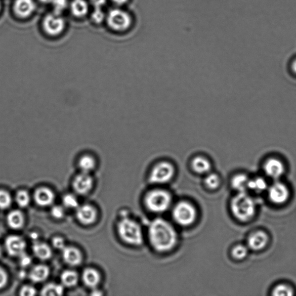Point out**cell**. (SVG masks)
Returning <instances> with one entry per match:
<instances>
[{"label":"cell","mask_w":296,"mask_h":296,"mask_svg":"<svg viewBox=\"0 0 296 296\" xmlns=\"http://www.w3.org/2000/svg\"><path fill=\"white\" fill-rule=\"evenodd\" d=\"M150 244L157 252H166L173 249L178 241V234L174 226L163 218L153 220L148 228Z\"/></svg>","instance_id":"cell-1"},{"label":"cell","mask_w":296,"mask_h":296,"mask_svg":"<svg viewBox=\"0 0 296 296\" xmlns=\"http://www.w3.org/2000/svg\"><path fill=\"white\" fill-rule=\"evenodd\" d=\"M230 209L235 218L241 222L253 219L257 212L256 202L246 192L237 193L231 200Z\"/></svg>","instance_id":"cell-2"},{"label":"cell","mask_w":296,"mask_h":296,"mask_svg":"<svg viewBox=\"0 0 296 296\" xmlns=\"http://www.w3.org/2000/svg\"><path fill=\"white\" fill-rule=\"evenodd\" d=\"M117 233L126 244L133 246H140L143 244V229L139 222L129 217H123L117 224Z\"/></svg>","instance_id":"cell-3"},{"label":"cell","mask_w":296,"mask_h":296,"mask_svg":"<svg viewBox=\"0 0 296 296\" xmlns=\"http://www.w3.org/2000/svg\"><path fill=\"white\" fill-rule=\"evenodd\" d=\"M172 196L167 190L156 189L148 192L145 197L146 207L152 213L162 214L167 212L172 204Z\"/></svg>","instance_id":"cell-4"},{"label":"cell","mask_w":296,"mask_h":296,"mask_svg":"<svg viewBox=\"0 0 296 296\" xmlns=\"http://www.w3.org/2000/svg\"><path fill=\"white\" fill-rule=\"evenodd\" d=\"M172 216L178 225L188 227L196 221L197 213L195 206L190 202L181 201L174 206Z\"/></svg>","instance_id":"cell-5"},{"label":"cell","mask_w":296,"mask_h":296,"mask_svg":"<svg viewBox=\"0 0 296 296\" xmlns=\"http://www.w3.org/2000/svg\"><path fill=\"white\" fill-rule=\"evenodd\" d=\"M175 174V167L171 162L160 161L153 166L149 180L153 184H165L173 180Z\"/></svg>","instance_id":"cell-6"},{"label":"cell","mask_w":296,"mask_h":296,"mask_svg":"<svg viewBox=\"0 0 296 296\" xmlns=\"http://www.w3.org/2000/svg\"><path fill=\"white\" fill-rule=\"evenodd\" d=\"M108 25L113 31L124 32L131 27L133 19L128 12L115 8L109 11L107 16Z\"/></svg>","instance_id":"cell-7"},{"label":"cell","mask_w":296,"mask_h":296,"mask_svg":"<svg viewBox=\"0 0 296 296\" xmlns=\"http://www.w3.org/2000/svg\"><path fill=\"white\" fill-rule=\"evenodd\" d=\"M262 168L267 177L277 181L284 175L286 167L285 162L281 157L271 155L263 161Z\"/></svg>","instance_id":"cell-8"},{"label":"cell","mask_w":296,"mask_h":296,"mask_svg":"<svg viewBox=\"0 0 296 296\" xmlns=\"http://www.w3.org/2000/svg\"><path fill=\"white\" fill-rule=\"evenodd\" d=\"M267 191L269 200L274 204H285L290 197L288 187L279 180L275 181L274 183L269 186Z\"/></svg>","instance_id":"cell-9"},{"label":"cell","mask_w":296,"mask_h":296,"mask_svg":"<svg viewBox=\"0 0 296 296\" xmlns=\"http://www.w3.org/2000/svg\"><path fill=\"white\" fill-rule=\"evenodd\" d=\"M43 26L45 32L51 36L60 35L64 30L66 22L61 15L48 14L44 19Z\"/></svg>","instance_id":"cell-10"},{"label":"cell","mask_w":296,"mask_h":296,"mask_svg":"<svg viewBox=\"0 0 296 296\" xmlns=\"http://www.w3.org/2000/svg\"><path fill=\"white\" fill-rule=\"evenodd\" d=\"M269 242V237L264 231H257L250 235L247 240V246L249 249L260 251L265 249Z\"/></svg>","instance_id":"cell-11"},{"label":"cell","mask_w":296,"mask_h":296,"mask_svg":"<svg viewBox=\"0 0 296 296\" xmlns=\"http://www.w3.org/2000/svg\"><path fill=\"white\" fill-rule=\"evenodd\" d=\"M93 184V181L89 173L81 172L74 178L72 186L76 193L83 195L91 191Z\"/></svg>","instance_id":"cell-12"},{"label":"cell","mask_w":296,"mask_h":296,"mask_svg":"<svg viewBox=\"0 0 296 296\" xmlns=\"http://www.w3.org/2000/svg\"><path fill=\"white\" fill-rule=\"evenodd\" d=\"M26 247V242L18 236H10L6 239V248L11 256H20L24 253Z\"/></svg>","instance_id":"cell-13"},{"label":"cell","mask_w":296,"mask_h":296,"mask_svg":"<svg viewBox=\"0 0 296 296\" xmlns=\"http://www.w3.org/2000/svg\"><path fill=\"white\" fill-rule=\"evenodd\" d=\"M35 8L34 0H15L14 4L15 15L22 19L30 17L34 13Z\"/></svg>","instance_id":"cell-14"},{"label":"cell","mask_w":296,"mask_h":296,"mask_svg":"<svg viewBox=\"0 0 296 296\" xmlns=\"http://www.w3.org/2000/svg\"><path fill=\"white\" fill-rule=\"evenodd\" d=\"M97 163V158L93 152L86 151L80 154L77 165L81 172L89 173L94 170Z\"/></svg>","instance_id":"cell-15"},{"label":"cell","mask_w":296,"mask_h":296,"mask_svg":"<svg viewBox=\"0 0 296 296\" xmlns=\"http://www.w3.org/2000/svg\"><path fill=\"white\" fill-rule=\"evenodd\" d=\"M76 216L77 220L80 224L89 225L96 221L97 212L96 209L92 206L83 205L77 208Z\"/></svg>","instance_id":"cell-16"},{"label":"cell","mask_w":296,"mask_h":296,"mask_svg":"<svg viewBox=\"0 0 296 296\" xmlns=\"http://www.w3.org/2000/svg\"><path fill=\"white\" fill-rule=\"evenodd\" d=\"M191 167L194 172L200 175H206L210 172L212 164L207 157L198 155L192 159Z\"/></svg>","instance_id":"cell-17"},{"label":"cell","mask_w":296,"mask_h":296,"mask_svg":"<svg viewBox=\"0 0 296 296\" xmlns=\"http://www.w3.org/2000/svg\"><path fill=\"white\" fill-rule=\"evenodd\" d=\"M63 258L67 265L71 266H76L82 262V253L79 249L72 246H66L62 250Z\"/></svg>","instance_id":"cell-18"},{"label":"cell","mask_w":296,"mask_h":296,"mask_svg":"<svg viewBox=\"0 0 296 296\" xmlns=\"http://www.w3.org/2000/svg\"><path fill=\"white\" fill-rule=\"evenodd\" d=\"M55 195L52 190L47 188H40L34 193L36 203L41 206L51 205L54 201Z\"/></svg>","instance_id":"cell-19"},{"label":"cell","mask_w":296,"mask_h":296,"mask_svg":"<svg viewBox=\"0 0 296 296\" xmlns=\"http://www.w3.org/2000/svg\"><path fill=\"white\" fill-rule=\"evenodd\" d=\"M250 178L244 173L236 174L231 181V185L237 193L246 192Z\"/></svg>","instance_id":"cell-20"},{"label":"cell","mask_w":296,"mask_h":296,"mask_svg":"<svg viewBox=\"0 0 296 296\" xmlns=\"http://www.w3.org/2000/svg\"><path fill=\"white\" fill-rule=\"evenodd\" d=\"M100 275L98 271L93 268L84 269L82 273L84 284L89 287H95L100 282Z\"/></svg>","instance_id":"cell-21"},{"label":"cell","mask_w":296,"mask_h":296,"mask_svg":"<svg viewBox=\"0 0 296 296\" xmlns=\"http://www.w3.org/2000/svg\"><path fill=\"white\" fill-rule=\"evenodd\" d=\"M50 275V269L46 266L40 265L33 267L31 270L29 277L35 283L46 281Z\"/></svg>","instance_id":"cell-22"},{"label":"cell","mask_w":296,"mask_h":296,"mask_svg":"<svg viewBox=\"0 0 296 296\" xmlns=\"http://www.w3.org/2000/svg\"><path fill=\"white\" fill-rule=\"evenodd\" d=\"M32 251L35 256L42 261L48 260L51 258L52 255L51 248L46 243L35 242L32 246Z\"/></svg>","instance_id":"cell-23"},{"label":"cell","mask_w":296,"mask_h":296,"mask_svg":"<svg viewBox=\"0 0 296 296\" xmlns=\"http://www.w3.org/2000/svg\"><path fill=\"white\" fill-rule=\"evenodd\" d=\"M7 223L12 229H21L24 224L23 214L19 210H12L8 215Z\"/></svg>","instance_id":"cell-24"},{"label":"cell","mask_w":296,"mask_h":296,"mask_svg":"<svg viewBox=\"0 0 296 296\" xmlns=\"http://www.w3.org/2000/svg\"><path fill=\"white\" fill-rule=\"evenodd\" d=\"M71 11L75 17H83L88 14V4L85 0H73L71 4Z\"/></svg>","instance_id":"cell-25"},{"label":"cell","mask_w":296,"mask_h":296,"mask_svg":"<svg viewBox=\"0 0 296 296\" xmlns=\"http://www.w3.org/2000/svg\"><path fill=\"white\" fill-rule=\"evenodd\" d=\"M269 186L264 178L257 177L249 181L248 190L256 193H262L267 191Z\"/></svg>","instance_id":"cell-26"},{"label":"cell","mask_w":296,"mask_h":296,"mask_svg":"<svg viewBox=\"0 0 296 296\" xmlns=\"http://www.w3.org/2000/svg\"><path fill=\"white\" fill-rule=\"evenodd\" d=\"M60 279L63 286L70 287L78 283V275L74 271L66 270L61 275Z\"/></svg>","instance_id":"cell-27"},{"label":"cell","mask_w":296,"mask_h":296,"mask_svg":"<svg viewBox=\"0 0 296 296\" xmlns=\"http://www.w3.org/2000/svg\"><path fill=\"white\" fill-rule=\"evenodd\" d=\"M63 292V285L51 283L44 286L41 291H40V294L43 295H62Z\"/></svg>","instance_id":"cell-28"},{"label":"cell","mask_w":296,"mask_h":296,"mask_svg":"<svg viewBox=\"0 0 296 296\" xmlns=\"http://www.w3.org/2000/svg\"><path fill=\"white\" fill-rule=\"evenodd\" d=\"M274 296H292L294 294V290L288 285L280 283L275 286L272 293Z\"/></svg>","instance_id":"cell-29"},{"label":"cell","mask_w":296,"mask_h":296,"mask_svg":"<svg viewBox=\"0 0 296 296\" xmlns=\"http://www.w3.org/2000/svg\"><path fill=\"white\" fill-rule=\"evenodd\" d=\"M204 184L208 189L216 190L220 187L221 184L220 177L217 174L209 173L206 175Z\"/></svg>","instance_id":"cell-30"},{"label":"cell","mask_w":296,"mask_h":296,"mask_svg":"<svg viewBox=\"0 0 296 296\" xmlns=\"http://www.w3.org/2000/svg\"><path fill=\"white\" fill-rule=\"evenodd\" d=\"M248 246L242 244H238L233 247L231 254L236 260L241 261L247 257L248 254Z\"/></svg>","instance_id":"cell-31"},{"label":"cell","mask_w":296,"mask_h":296,"mask_svg":"<svg viewBox=\"0 0 296 296\" xmlns=\"http://www.w3.org/2000/svg\"><path fill=\"white\" fill-rule=\"evenodd\" d=\"M16 201L20 207L25 208L30 204L29 194L25 190H20L16 196Z\"/></svg>","instance_id":"cell-32"},{"label":"cell","mask_w":296,"mask_h":296,"mask_svg":"<svg viewBox=\"0 0 296 296\" xmlns=\"http://www.w3.org/2000/svg\"><path fill=\"white\" fill-rule=\"evenodd\" d=\"M12 203V198L10 193L5 190H0V209L9 208Z\"/></svg>","instance_id":"cell-33"},{"label":"cell","mask_w":296,"mask_h":296,"mask_svg":"<svg viewBox=\"0 0 296 296\" xmlns=\"http://www.w3.org/2000/svg\"><path fill=\"white\" fill-rule=\"evenodd\" d=\"M63 204L66 208L70 209L78 207V201L76 198L72 194H68L65 195L63 199Z\"/></svg>","instance_id":"cell-34"},{"label":"cell","mask_w":296,"mask_h":296,"mask_svg":"<svg viewBox=\"0 0 296 296\" xmlns=\"http://www.w3.org/2000/svg\"><path fill=\"white\" fill-rule=\"evenodd\" d=\"M51 4L54 8V13L61 15L66 9L68 1L67 0H53Z\"/></svg>","instance_id":"cell-35"},{"label":"cell","mask_w":296,"mask_h":296,"mask_svg":"<svg viewBox=\"0 0 296 296\" xmlns=\"http://www.w3.org/2000/svg\"><path fill=\"white\" fill-rule=\"evenodd\" d=\"M105 18V14L101 7H95L92 14V19L93 22L100 24L104 21Z\"/></svg>","instance_id":"cell-36"},{"label":"cell","mask_w":296,"mask_h":296,"mask_svg":"<svg viewBox=\"0 0 296 296\" xmlns=\"http://www.w3.org/2000/svg\"><path fill=\"white\" fill-rule=\"evenodd\" d=\"M51 215L56 220H60L64 216V209L62 206L56 205L52 208Z\"/></svg>","instance_id":"cell-37"},{"label":"cell","mask_w":296,"mask_h":296,"mask_svg":"<svg viewBox=\"0 0 296 296\" xmlns=\"http://www.w3.org/2000/svg\"><path fill=\"white\" fill-rule=\"evenodd\" d=\"M36 291L34 287L30 286H24L20 291V295L22 296H32L35 295Z\"/></svg>","instance_id":"cell-38"},{"label":"cell","mask_w":296,"mask_h":296,"mask_svg":"<svg viewBox=\"0 0 296 296\" xmlns=\"http://www.w3.org/2000/svg\"><path fill=\"white\" fill-rule=\"evenodd\" d=\"M52 245L56 249L60 250H63L66 247L64 239L60 237H56L53 239Z\"/></svg>","instance_id":"cell-39"},{"label":"cell","mask_w":296,"mask_h":296,"mask_svg":"<svg viewBox=\"0 0 296 296\" xmlns=\"http://www.w3.org/2000/svg\"><path fill=\"white\" fill-rule=\"evenodd\" d=\"M20 257V264L23 267H26L31 263V259L29 256H28L27 255L23 253Z\"/></svg>","instance_id":"cell-40"},{"label":"cell","mask_w":296,"mask_h":296,"mask_svg":"<svg viewBox=\"0 0 296 296\" xmlns=\"http://www.w3.org/2000/svg\"><path fill=\"white\" fill-rule=\"evenodd\" d=\"M7 281L8 276L6 271L0 267V289L6 285Z\"/></svg>","instance_id":"cell-41"},{"label":"cell","mask_w":296,"mask_h":296,"mask_svg":"<svg viewBox=\"0 0 296 296\" xmlns=\"http://www.w3.org/2000/svg\"><path fill=\"white\" fill-rule=\"evenodd\" d=\"M289 66L291 72L296 76V55L290 60Z\"/></svg>","instance_id":"cell-42"},{"label":"cell","mask_w":296,"mask_h":296,"mask_svg":"<svg viewBox=\"0 0 296 296\" xmlns=\"http://www.w3.org/2000/svg\"><path fill=\"white\" fill-rule=\"evenodd\" d=\"M107 0H91V2L95 7H101L106 3Z\"/></svg>","instance_id":"cell-43"},{"label":"cell","mask_w":296,"mask_h":296,"mask_svg":"<svg viewBox=\"0 0 296 296\" xmlns=\"http://www.w3.org/2000/svg\"><path fill=\"white\" fill-rule=\"evenodd\" d=\"M116 6H121L128 3L129 0H112Z\"/></svg>","instance_id":"cell-44"},{"label":"cell","mask_w":296,"mask_h":296,"mask_svg":"<svg viewBox=\"0 0 296 296\" xmlns=\"http://www.w3.org/2000/svg\"><path fill=\"white\" fill-rule=\"evenodd\" d=\"M39 1L44 4H51L53 0H39Z\"/></svg>","instance_id":"cell-45"},{"label":"cell","mask_w":296,"mask_h":296,"mask_svg":"<svg viewBox=\"0 0 296 296\" xmlns=\"http://www.w3.org/2000/svg\"><path fill=\"white\" fill-rule=\"evenodd\" d=\"M92 294L95 295H101V294L100 293V292H99V291L96 290L95 291H93V293Z\"/></svg>","instance_id":"cell-46"},{"label":"cell","mask_w":296,"mask_h":296,"mask_svg":"<svg viewBox=\"0 0 296 296\" xmlns=\"http://www.w3.org/2000/svg\"><path fill=\"white\" fill-rule=\"evenodd\" d=\"M2 254V249L1 246H0V256H1Z\"/></svg>","instance_id":"cell-47"},{"label":"cell","mask_w":296,"mask_h":296,"mask_svg":"<svg viewBox=\"0 0 296 296\" xmlns=\"http://www.w3.org/2000/svg\"><path fill=\"white\" fill-rule=\"evenodd\" d=\"M0 10H1V3H0Z\"/></svg>","instance_id":"cell-48"}]
</instances>
